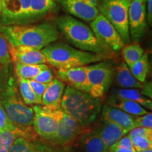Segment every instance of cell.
I'll return each instance as SVG.
<instances>
[{"label":"cell","mask_w":152,"mask_h":152,"mask_svg":"<svg viewBox=\"0 0 152 152\" xmlns=\"http://www.w3.org/2000/svg\"><path fill=\"white\" fill-rule=\"evenodd\" d=\"M0 33L12 47L26 46L42 50L58 39L56 25L44 22L35 25H0Z\"/></svg>","instance_id":"1"},{"label":"cell","mask_w":152,"mask_h":152,"mask_svg":"<svg viewBox=\"0 0 152 152\" xmlns=\"http://www.w3.org/2000/svg\"><path fill=\"white\" fill-rule=\"evenodd\" d=\"M56 26L77 49L100 55L108 59L113 56V51L96 37L90 27L79 19L70 15L62 16L56 19Z\"/></svg>","instance_id":"2"},{"label":"cell","mask_w":152,"mask_h":152,"mask_svg":"<svg viewBox=\"0 0 152 152\" xmlns=\"http://www.w3.org/2000/svg\"><path fill=\"white\" fill-rule=\"evenodd\" d=\"M61 108L82 127L90 126L96 121L102 111V99L94 97L90 93L67 86L63 94Z\"/></svg>","instance_id":"3"},{"label":"cell","mask_w":152,"mask_h":152,"mask_svg":"<svg viewBox=\"0 0 152 152\" xmlns=\"http://www.w3.org/2000/svg\"><path fill=\"white\" fill-rule=\"evenodd\" d=\"M42 52L47 63L57 69L88 66L108 60L100 55L85 52L63 42H53L42 49Z\"/></svg>","instance_id":"4"},{"label":"cell","mask_w":152,"mask_h":152,"mask_svg":"<svg viewBox=\"0 0 152 152\" xmlns=\"http://www.w3.org/2000/svg\"><path fill=\"white\" fill-rule=\"evenodd\" d=\"M0 103L9 119L17 127L23 130L33 125L34 111L23 102L14 80L9 79L1 91Z\"/></svg>","instance_id":"5"},{"label":"cell","mask_w":152,"mask_h":152,"mask_svg":"<svg viewBox=\"0 0 152 152\" xmlns=\"http://www.w3.org/2000/svg\"><path fill=\"white\" fill-rule=\"evenodd\" d=\"M33 109L34 130L38 136L50 142L64 113L61 106L37 104L33 106Z\"/></svg>","instance_id":"6"},{"label":"cell","mask_w":152,"mask_h":152,"mask_svg":"<svg viewBox=\"0 0 152 152\" xmlns=\"http://www.w3.org/2000/svg\"><path fill=\"white\" fill-rule=\"evenodd\" d=\"M130 1H109L98 3L99 13L105 17L122 37L125 44L130 41L128 23V9Z\"/></svg>","instance_id":"7"},{"label":"cell","mask_w":152,"mask_h":152,"mask_svg":"<svg viewBox=\"0 0 152 152\" xmlns=\"http://www.w3.org/2000/svg\"><path fill=\"white\" fill-rule=\"evenodd\" d=\"M114 68L107 60L87 66V79L92 96L102 99L109 90L113 77Z\"/></svg>","instance_id":"8"},{"label":"cell","mask_w":152,"mask_h":152,"mask_svg":"<svg viewBox=\"0 0 152 152\" xmlns=\"http://www.w3.org/2000/svg\"><path fill=\"white\" fill-rule=\"evenodd\" d=\"M30 0H1L0 25L29 24Z\"/></svg>","instance_id":"9"},{"label":"cell","mask_w":152,"mask_h":152,"mask_svg":"<svg viewBox=\"0 0 152 152\" xmlns=\"http://www.w3.org/2000/svg\"><path fill=\"white\" fill-rule=\"evenodd\" d=\"M128 23L130 37L138 43L147 30L146 0H131L128 9Z\"/></svg>","instance_id":"10"},{"label":"cell","mask_w":152,"mask_h":152,"mask_svg":"<svg viewBox=\"0 0 152 152\" xmlns=\"http://www.w3.org/2000/svg\"><path fill=\"white\" fill-rule=\"evenodd\" d=\"M90 28L96 37L113 52L121 50L125 45L113 25L100 13L90 22Z\"/></svg>","instance_id":"11"},{"label":"cell","mask_w":152,"mask_h":152,"mask_svg":"<svg viewBox=\"0 0 152 152\" xmlns=\"http://www.w3.org/2000/svg\"><path fill=\"white\" fill-rule=\"evenodd\" d=\"M70 16L86 22L99 14L96 0H56Z\"/></svg>","instance_id":"12"},{"label":"cell","mask_w":152,"mask_h":152,"mask_svg":"<svg viewBox=\"0 0 152 152\" xmlns=\"http://www.w3.org/2000/svg\"><path fill=\"white\" fill-rule=\"evenodd\" d=\"M82 128L83 127L77 121L64 112L54 137L50 142L58 147L72 146L80 133Z\"/></svg>","instance_id":"13"},{"label":"cell","mask_w":152,"mask_h":152,"mask_svg":"<svg viewBox=\"0 0 152 152\" xmlns=\"http://www.w3.org/2000/svg\"><path fill=\"white\" fill-rule=\"evenodd\" d=\"M56 77L64 83L68 84V86L89 93L90 87L87 79V66L58 69Z\"/></svg>","instance_id":"14"},{"label":"cell","mask_w":152,"mask_h":152,"mask_svg":"<svg viewBox=\"0 0 152 152\" xmlns=\"http://www.w3.org/2000/svg\"><path fill=\"white\" fill-rule=\"evenodd\" d=\"M75 147L79 148L82 152H109L95 129L89 126L83 127L80 133L75 141Z\"/></svg>","instance_id":"15"},{"label":"cell","mask_w":152,"mask_h":152,"mask_svg":"<svg viewBox=\"0 0 152 152\" xmlns=\"http://www.w3.org/2000/svg\"><path fill=\"white\" fill-rule=\"evenodd\" d=\"M9 51L11 61L15 64L34 65L47 63L46 57L40 49L26 46L12 47L9 45Z\"/></svg>","instance_id":"16"},{"label":"cell","mask_w":152,"mask_h":152,"mask_svg":"<svg viewBox=\"0 0 152 152\" xmlns=\"http://www.w3.org/2000/svg\"><path fill=\"white\" fill-rule=\"evenodd\" d=\"M102 109L101 121H107L118 125L127 133L134 128V116L133 115L107 104L104 105Z\"/></svg>","instance_id":"17"},{"label":"cell","mask_w":152,"mask_h":152,"mask_svg":"<svg viewBox=\"0 0 152 152\" xmlns=\"http://www.w3.org/2000/svg\"><path fill=\"white\" fill-rule=\"evenodd\" d=\"M95 130L108 148L116 143L123 136L128 134V133L118 125L104 121H102V123L98 125Z\"/></svg>","instance_id":"18"},{"label":"cell","mask_w":152,"mask_h":152,"mask_svg":"<svg viewBox=\"0 0 152 152\" xmlns=\"http://www.w3.org/2000/svg\"><path fill=\"white\" fill-rule=\"evenodd\" d=\"M116 85L124 89H141L143 83L139 82L131 73L130 68L124 61L114 69L113 80Z\"/></svg>","instance_id":"19"},{"label":"cell","mask_w":152,"mask_h":152,"mask_svg":"<svg viewBox=\"0 0 152 152\" xmlns=\"http://www.w3.org/2000/svg\"><path fill=\"white\" fill-rule=\"evenodd\" d=\"M65 83L57 78L49 83L42 97V105L61 106V102L65 90Z\"/></svg>","instance_id":"20"},{"label":"cell","mask_w":152,"mask_h":152,"mask_svg":"<svg viewBox=\"0 0 152 152\" xmlns=\"http://www.w3.org/2000/svg\"><path fill=\"white\" fill-rule=\"evenodd\" d=\"M107 105L117 108L133 116H140L149 113V111L136 102L123 99L116 96H110L107 102Z\"/></svg>","instance_id":"21"},{"label":"cell","mask_w":152,"mask_h":152,"mask_svg":"<svg viewBox=\"0 0 152 152\" xmlns=\"http://www.w3.org/2000/svg\"><path fill=\"white\" fill-rule=\"evenodd\" d=\"M111 96H116L118 98L132 101L140 104L142 107L148 110L152 109L151 99L148 98L140 92L138 89H116L112 91Z\"/></svg>","instance_id":"22"},{"label":"cell","mask_w":152,"mask_h":152,"mask_svg":"<svg viewBox=\"0 0 152 152\" xmlns=\"http://www.w3.org/2000/svg\"><path fill=\"white\" fill-rule=\"evenodd\" d=\"M54 0H30L29 24L47 16L54 7Z\"/></svg>","instance_id":"23"},{"label":"cell","mask_w":152,"mask_h":152,"mask_svg":"<svg viewBox=\"0 0 152 152\" xmlns=\"http://www.w3.org/2000/svg\"><path fill=\"white\" fill-rule=\"evenodd\" d=\"M48 68L49 66L46 64H34V65L15 64V72L18 78L28 80H33L41 71Z\"/></svg>","instance_id":"24"},{"label":"cell","mask_w":152,"mask_h":152,"mask_svg":"<svg viewBox=\"0 0 152 152\" xmlns=\"http://www.w3.org/2000/svg\"><path fill=\"white\" fill-rule=\"evenodd\" d=\"M121 49L123 60L129 68L138 61L144 53V49L137 43L124 45Z\"/></svg>","instance_id":"25"},{"label":"cell","mask_w":152,"mask_h":152,"mask_svg":"<svg viewBox=\"0 0 152 152\" xmlns=\"http://www.w3.org/2000/svg\"><path fill=\"white\" fill-rule=\"evenodd\" d=\"M130 69L134 77L139 82L142 83H145L149 71V61L148 54L144 53L142 58L133 64Z\"/></svg>","instance_id":"26"},{"label":"cell","mask_w":152,"mask_h":152,"mask_svg":"<svg viewBox=\"0 0 152 152\" xmlns=\"http://www.w3.org/2000/svg\"><path fill=\"white\" fill-rule=\"evenodd\" d=\"M18 85L20 97L26 105L41 104L40 102L35 96V93L30 87L28 80L18 78Z\"/></svg>","instance_id":"27"},{"label":"cell","mask_w":152,"mask_h":152,"mask_svg":"<svg viewBox=\"0 0 152 152\" xmlns=\"http://www.w3.org/2000/svg\"><path fill=\"white\" fill-rule=\"evenodd\" d=\"M19 137L26 138L21 133L11 131H0V152H10L15 140Z\"/></svg>","instance_id":"28"},{"label":"cell","mask_w":152,"mask_h":152,"mask_svg":"<svg viewBox=\"0 0 152 152\" xmlns=\"http://www.w3.org/2000/svg\"><path fill=\"white\" fill-rule=\"evenodd\" d=\"M0 131H11V132H19L24 134L26 137L28 136L27 133L23 129L17 127L9 119L1 103H0Z\"/></svg>","instance_id":"29"},{"label":"cell","mask_w":152,"mask_h":152,"mask_svg":"<svg viewBox=\"0 0 152 152\" xmlns=\"http://www.w3.org/2000/svg\"><path fill=\"white\" fill-rule=\"evenodd\" d=\"M11 64L9 45L0 33V70H6Z\"/></svg>","instance_id":"30"},{"label":"cell","mask_w":152,"mask_h":152,"mask_svg":"<svg viewBox=\"0 0 152 152\" xmlns=\"http://www.w3.org/2000/svg\"><path fill=\"white\" fill-rule=\"evenodd\" d=\"M133 147L136 152L152 149V138L147 137H134L132 138Z\"/></svg>","instance_id":"31"},{"label":"cell","mask_w":152,"mask_h":152,"mask_svg":"<svg viewBox=\"0 0 152 152\" xmlns=\"http://www.w3.org/2000/svg\"><path fill=\"white\" fill-rule=\"evenodd\" d=\"M10 152H33L31 142L26 138L19 137L15 140Z\"/></svg>","instance_id":"32"},{"label":"cell","mask_w":152,"mask_h":152,"mask_svg":"<svg viewBox=\"0 0 152 152\" xmlns=\"http://www.w3.org/2000/svg\"><path fill=\"white\" fill-rule=\"evenodd\" d=\"M136 127L152 129V113L151 112L140 116H134V128Z\"/></svg>","instance_id":"33"},{"label":"cell","mask_w":152,"mask_h":152,"mask_svg":"<svg viewBox=\"0 0 152 152\" xmlns=\"http://www.w3.org/2000/svg\"><path fill=\"white\" fill-rule=\"evenodd\" d=\"M28 83H29L33 92L35 93V96H37L40 103H42V97L44 92H45L49 84H44V83H39V82L34 80H28Z\"/></svg>","instance_id":"34"},{"label":"cell","mask_w":152,"mask_h":152,"mask_svg":"<svg viewBox=\"0 0 152 152\" xmlns=\"http://www.w3.org/2000/svg\"><path fill=\"white\" fill-rule=\"evenodd\" d=\"M33 80L44 84H49L54 80V75L52 71L48 68L41 71Z\"/></svg>","instance_id":"35"},{"label":"cell","mask_w":152,"mask_h":152,"mask_svg":"<svg viewBox=\"0 0 152 152\" xmlns=\"http://www.w3.org/2000/svg\"><path fill=\"white\" fill-rule=\"evenodd\" d=\"M128 135L131 139L138 136L152 138V129L142 128V127H136L128 133Z\"/></svg>","instance_id":"36"},{"label":"cell","mask_w":152,"mask_h":152,"mask_svg":"<svg viewBox=\"0 0 152 152\" xmlns=\"http://www.w3.org/2000/svg\"><path fill=\"white\" fill-rule=\"evenodd\" d=\"M33 152H55L54 147L41 141L31 142Z\"/></svg>","instance_id":"37"},{"label":"cell","mask_w":152,"mask_h":152,"mask_svg":"<svg viewBox=\"0 0 152 152\" xmlns=\"http://www.w3.org/2000/svg\"><path fill=\"white\" fill-rule=\"evenodd\" d=\"M114 144L118 146V147L129 148V149H134V147H133V145H132V139H131L128 134L123 136L121 140H119L116 143Z\"/></svg>","instance_id":"38"},{"label":"cell","mask_w":152,"mask_h":152,"mask_svg":"<svg viewBox=\"0 0 152 152\" xmlns=\"http://www.w3.org/2000/svg\"><path fill=\"white\" fill-rule=\"evenodd\" d=\"M146 14L147 22L150 26L152 24V0H146Z\"/></svg>","instance_id":"39"},{"label":"cell","mask_w":152,"mask_h":152,"mask_svg":"<svg viewBox=\"0 0 152 152\" xmlns=\"http://www.w3.org/2000/svg\"><path fill=\"white\" fill-rule=\"evenodd\" d=\"M109 152H136V151L134 149L118 147V146L113 144V146L109 148Z\"/></svg>","instance_id":"40"},{"label":"cell","mask_w":152,"mask_h":152,"mask_svg":"<svg viewBox=\"0 0 152 152\" xmlns=\"http://www.w3.org/2000/svg\"><path fill=\"white\" fill-rule=\"evenodd\" d=\"M142 91H140V92L142 93V94L144 95L145 96H147L148 98L151 99V83L149 84H144L143 86L142 87Z\"/></svg>","instance_id":"41"},{"label":"cell","mask_w":152,"mask_h":152,"mask_svg":"<svg viewBox=\"0 0 152 152\" xmlns=\"http://www.w3.org/2000/svg\"><path fill=\"white\" fill-rule=\"evenodd\" d=\"M55 152H82L80 150L75 149L74 147L67 146V147H58L55 148Z\"/></svg>","instance_id":"42"},{"label":"cell","mask_w":152,"mask_h":152,"mask_svg":"<svg viewBox=\"0 0 152 152\" xmlns=\"http://www.w3.org/2000/svg\"><path fill=\"white\" fill-rule=\"evenodd\" d=\"M97 2H102V1H122V0H96ZM128 1H131V0H128Z\"/></svg>","instance_id":"43"},{"label":"cell","mask_w":152,"mask_h":152,"mask_svg":"<svg viewBox=\"0 0 152 152\" xmlns=\"http://www.w3.org/2000/svg\"><path fill=\"white\" fill-rule=\"evenodd\" d=\"M139 152H152V149H147V150H144V151H139Z\"/></svg>","instance_id":"44"},{"label":"cell","mask_w":152,"mask_h":152,"mask_svg":"<svg viewBox=\"0 0 152 152\" xmlns=\"http://www.w3.org/2000/svg\"><path fill=\"white\" fill-rule=\"evenodd\" d=\"M1 0H0V13H1Z\"/></svg>","instance_id":"45"}]
</instances>
